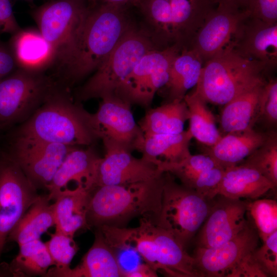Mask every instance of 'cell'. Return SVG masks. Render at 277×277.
I'll use <instances>...</instances> for the list:
<instances>
[{"label":"cell","mask_w":277,"mask_h":277,"mask_svg":"<svg viewBox=\"0 0 277 277\" xmlns=\"http://www.w3.org/2000/svg\"><path fill=\"white\" fill-rule=\"evenodd\" d=\"M262 124L268 130H273L277 124V81H266L260 94L256 123Z\"/></svg>","instance_id":"cell-35"},{"label":"cell","mask_w":277,"mask_h":277,"mask_svg":"<svg viewBox=\"0 0 277 277\" xmlns=\"http://www.w3.org/2000/svg\"><path fill=\"white\" fill-rule=\"evenodd\" d=\"M190 113L184 100L166 102L148 109L138 125L144 137L162 134H177L184 131Z\"/></svg>","instance_id":"cell-24"},{"label":"cell","mask_w":277,"mask_h":277,"mask_svg":"<svg viewBox=\"0 0 277 277\" xmlns=\"http://www.w3.org/2000/svg\"><path fill=\"white\" fill-rule=\"evenodd\" d=\"M6 152L0 151V258L8 236L40 194Z\"/></svg>","instance_id":"cell-10"},{"label":"cell","mask_w":277,"mask_h":277,"mask_svg":"<svg viewBox=\"0 0 277 277\" xmlns=\"http://www.w3.org/2000/svg\"><path fill=\"white\" fill-rule=\"evenodd\" d=\"M101 99L96 112L88 115L98 139L113 142L131 152L138 151L144 136L135 121L131 104L115 94Z\"/></svg>","instance_id":"cell-12"},{"label":"cell","mask_w":277,"mask_h":277,"mask_svg":"<svg viewBox=\"0 0 277 277\" xmlns=\"http://www.w3.org/2000/svg\"><path fill=\"white\" fill-rule=\"evenodd\" d=\"M8 46L18 68L44 73L55 65L53 50L38 30L19 29L12 34Z\"/></svg>","instance_id":"cell-20"},{"label":"cell","mask_w":277,"mask_h":277,"mask_svg":"<svg viewBox=\"0 0 277 277\" xmlns=\"http://www.w3.org/2000/svg\"><path fill=\"white\" fill-rule=\"evenodd\" d=\"M88 1V2L92 4V5H94V4H95L96 3H97V2L99 1V0H87Z\"/></svg>","instance_id":"cell-44"},{"label":"cell","mask_w":277,"mask_h":277,"mask_svg":"<svg viewBox=\"0 0 277 277\" xmlns=\"http://www.w3.org/2000/svg\"><path fill=\"white\" fill-rule=\"evenodd\" d=\"M247 214L263 241L277 231V202L269 199L248 202Z\"/></svg>","instance_id":"cell-33"},{"label":"cell","mask_w":277,"mask_h":277,"mask_svg":"<svg viewBox=\"0 0 277 277\" xmlns=\"http://www.w3.org/2000/svg\"><path fill=\"white\" fill-rule=\"evenodd\" d=\"M103 142L105 153L98 164L95 187L147 181L164 173L154 164L134 157L123 147L108 141Z\"/></svg>","instance_id":"cell-14"},{"label":"cell","mask_w":277,"mask_h":277,"mask_svg":"<svg viewBox=\"0 0 277 277\" xmlns=\"http://www.w3.org/2000/svg\"><path fill=\"white\" fill-rule=\"evenodd\" d=\"M216 166H220L204 153L191 154L176 163H161L157 165L160 170L169 172L176 176L184 185H187L201 172Z\"/></svg>","instance_id":"cell-32"},{"label":"cell","mask_w":277,"mask_h":277,"mask_svg":"<svg viewBox=\"0 0 277 277\" xmlns=\"http://www.w3.org/2000/svg\"><path fill=\"white\" fill-rule=\"evenodd\" d=\"M50 236V239L45 243L53 263L51 268L55 270L69 268L78 250L73 237L56 231Z\"/></svg>","instance_id":"cell-34"},{"label":"cell","mask_w":277,"mask_h":277,"mask_svg":"<svg viewBox=\"0 0 277 277\" xmlns=\"http://www.w3.org/2000/svg\"><path fill=\"white\" fill-rule=\"evenodd\" d=\"M18 246V253L10 263L0 265V276H45L53 266L46 245L40 239Z\"/></svg>","instance_id":"cell-26"},{"label":"cell","mask_w":277,"mask_h":277,"mask_svg":"<svg viewBox=\"0 0 277 277\" xmlns=\"http://www.w3.org/2000/svg\"><path fill=\"white\" fill-rule=\"evenodd\" d=\"M270 130L259 131L253 128L222 135L204 153L224 169L242 163L267 139Z\"/></svg>","instance_id":"cell-21"},{"label":"cell","mask_w":277,"mask_h":277,"mask_svg":"<svg viewBox=\"0 0 277 277\" xmlns=\"http://www.w3.org/2000/svg\"><path fill=\"white\" fill-rule=\"evenodd\" d=\"M88 115L80 102L73 101L68 89L57 83L13 136L71 146H92L98 138L89 124Z\"/></svg>","instance_id":"cell-1"},{"label":"cell","mask_w":277,"mask_h":277,"mask_svg":"<svg viewBox=\"0 0 277 277\" xmlns=\"http://www.w3.org/2000/svg\"><path fill=\"white\" fill-rule=\"evenodd\" d=\"M274 185L255 169L241 163L224 169L215 196L254 200L275 189Z\"/></svg>","instance_id":"cell-22"},{"label":"cell","mask_w":277,"mask_h":277,"mask_svg":"<svg viewBox=\"0 0 277 277\" xmlns=\"http://www.w3.org/2000/svg\"><path fill=\"white\" fill-rule=\"evenodd\" d=\"M242 163L259 171L276 187V131L275 130H270L268 137L265 143Z\"/></svg>","instance_id":"cell-31"},{"label":"cell","mask_w":277,"mask_h":277,"mask_svg":"<svg viewBox=\"0 0 277 277\" xmlns=\"http://www.w3.org/2000/svg\"><path fill=\"white\" fill-rule=\"evenodd\" d=\"M155 47L150 35L131 26L92 76L77 89L76 101L115 94L139 60Z\"/></svg>","instance_id":"cell-7"},{"label":"cell","mask_w":277,"mask_h":277,"mask_svg":"<svg viewBox=\"0 0 277 277\" xmlns=\"http://www.w3.org/2000/svg\"><path fill=\"white\" fill-rule=\"evenodd\" d=\"M157 276V272L146 263H138L132 268L123 272V277Z\"/></svg>","instance_id":"cell-41"},{"label":"cell","mask_w":277,"mask_h":277,"mask_svg":"<svg viewBox=\"0 0 277 277\" xmlns=\"http://www.w3.org/2000/svg\"><path fill=\"white\" fill-rule=\"evenodd\" d=\"M164 174L133 184L94 187L89 191V228L103 225L123 227L137 217L154 221L161 208Z\"/></svg>","instance_id":"cell-3"},{"label":"cell","mask_w":277,"mask_h":277,"mask_svg":"<svg viewBox=\"0 0 277 277\" xmlns=\"http://www.w3.org/2000/svg\"><path fill=\"white\" fill-rule=\"evenodd\" d=\"M75 147L13 136L6 152L38 190L46 189L67 154Z\"/></svg>","instance_id":"cell-11"},{"label":"cell","mask_w":277,"mask_h":277,"mask_svg":"<svg viewBox=\"0 0 277 277\" xmlns=\"http://www.w3.org/2000/svg\"><path fill=\"white\" fill-rule=\"evenodd\" d=\"M189 130L177 134H162L144 137L139 150L142 157L157 166L161 163H176L191 154Z\"/></svg>","instance_id":"cell-25"},{"label":"cell","mask_w":277,"mask_h":277,"mask_svg":"<svg viewBox=\"0 0 277 277\" xmlns=\"http://www.w3.org/2000/svg\"><path fill=\"white\" fill-rule=\"evenodd\" d=\"M250 17L269 24H277V0H249Z\"/></svg>","instance_id":"cell-37"},{"label":"cell","mask_w":277,"mask_h":277,"mask_svg":"<svg viewBox=\"0 0 277 277\" xmlns=\"http://www.w3.org/2000/svg\"><path fill=\"white\" fill-rule=\"evenodd\" d=\"M248 15L247 10L217 5L209 13L186 48L194 51L205 63L230 43L239 24Z\"/></svg>","instance_id":"cell-16"},{"label":"cell","mask_w":277,"mask_h":277,"mask_svg":"<svg viewBox=\"0 0 277 277\" xmlns=\"http://www.w3.org/2000/svg\"><path fill=\"white\" fill-rule=\"evenodd\" d=\"M47 277H123L116 251L105 240L101 231L96 229L94 242L73 268L63 270L50 268Z\"/></svg>","instance_id":"cell-19"},{"label":"cell","mask_w":277,"mask_h":277,"mask_svg":"<svg viewBox=\"0 0 277 277\" xmlns=\"http://www.w3.org/2000/svg\"><path fill=\"white\" fill-rule=\"evenodd\" d=\"M188 108L190 117L189 129L192 137L200 143L210 147L221 137L214 116L203 100L194 91L184 97Z\"/></svg>","instance_id":"cell-30"},{"label":"cell","mask_w":277,"mask_h":277,"mask_svg":"<svg viewBox=\"0 0 277 277\" xmlns=\"http://www.w3.org/2000/svg\"><path fill=\"white\" fill-rule=\"evenodd\" d=\"M19 29L10 0H0V33L13 34Z\"/></svg>","instance_id":"cell-39"},{"label":"cell","mask_w":277,"mask_h":277,"mask_svg":"<svg viewBox=\"0 0 277 277\" xmlns=\"http://www.w3.org/2000/svg\"><path fill=\"white\" fill-rule=\"evenodd\" d=\"M131 26L124 6L104 2L92 5L77 50L60 71L57 83L68 88L94 72Z\"/></svg>","instance_id":"cell-2"},{"label":"cell","mask_w":277,"mask_h":277,"mask_svg":"<svg viewBox=\"0 0 277 277\" xmlns=\"http://www.w3.org/2000/svg\"><path fill=\"white\" fill-rule=\"evenodd\" d=\"M252 254L267 276H277V231L264 240Z\"/></svg>","instance_id":"cell-36"},{"label":"cell","mask_w":277,"mask_h":277,"mask_svg":"<svg viewBox=\"0 0 277 277\" xmlns=\"http://www.w3.org/2000/svg\"><path fill=\"white\" fill-rule=\"evenodd\" d=\"M229 45L242 57L261 62L271 70L277 62V24L248 15L239 24Z\"/></svg>","instance_id":"cell-17"},{"label":"cell","mask_w":277,"mask_h":277,"mask_svg":"<svg viewBox=\"0 0 277 277\" xmlns=\"http://www.w3.org/2000/svg\"><path fill=\"white\" fill-rule=\"evenodd\" d=\"M92 5L87 0H51L33 11L38 30L51 46L59 70L74 55Z\"/></svg>","instance_id":"cell-5"},{"label":"cell","mask_w":277,"mask_h":277,"mask_svg":"<svg viewBox=\"0 0 277 277\" xmlns=\"http://www.w3.org/2000/svg\"><path fill=\"white\" fill-rule=\"evenodd\" d=\"M56 82L44 73L17 68L0 80V129L22 123L42 105Z\"/></svg>","instance_id":"cell-8"},{"label":"cell","mask_w":277,"mask_h":277,"mask_svg":"<svg viewBox=\"0 0 277 277\" xmlns=\"http://www.w3.org/2000/svg\"><path fill=\"white\" fill-rule=\"evenodd\" d=\"M247 205L242 199L216 195L200 229L197 247L217 246L237 235L247 224Z\"/></svg>","instance_id":"cell-15"},{"label":"cell","mask_w":277,"mask_h":277,"mask_svg":"<svg viewBox=\"0 0 277 277\" xmlns=\"http://www.w3.org/2000/svg\"><path fill=\"white\" fill-rule=\"evenodd\" d=\"M203 64L194 51L186 47L182 48L171 64L169 80L164 86L167 102L184 100L187 91L196 85Z\"/></svg>","instance_id":"cell-28"},{"label":"cell","mask_w":277,"mask_h":277,"mask_svg":"<svg viewBox=\"0 0 277 277\" xmlns=\"http://www.w3.org/2000/svg\"><path fill=\"white\" fill-rule=\"evenodd\" d=\"M89 191L82 188L59 194L52 203L55 231L73 237L81 229H90L87 221Z\"/></svg>","instance_id":"cell-23"},{"label":"cell","mask_w":277,"mask_h":277,"mask_svg":"<svg viewBox=\"0 0 277 277\" xmlns=\"http://www.w3.org/2000/svg\"><path fill=\"white\" fill-rule=\"evenodd\" d=\"M101 157L92 146L75 147L66 156L46 187L50 201L60 194L77 188L90 191L95 187Z\"/></svg>","instance_id":"cell-18"},{"label":"cell","mask_w":277,"mask_h":277,"mask_svg":"<svg viewBox=\"0 0 277 277\" xmlns=\"http://www.w3.org/2000/svg\"><path fill=\"white\" fill-rule=\"evenodd\" d=\"M47 194L40 195L9 233L7 241L18 246L40 239L41 236L54 226L52 204Z\"/></svg>","instance_id":"cell-27"},{"label":"cell","mask_w":277,"mask_h":277,"mask_svg":"<svg viewBox=\"0 0 277 277\" xmlns=\"http://www.w3.org/2000/svg\"><path fill=\"white\" fill-rule=\"evenodd\" d=\"M253 252L239 263L227 277H267L253 258Z\"/></svg>","instance_id":"cell-38"},{"label":"cell","mask_w":277,"mask_h":277,"mask_svg":"<svg viewBox=\"0 0 277 277\" xmlns=\"http://www.w3.org/2000/svg\"><path fill=\"white\" fill-rule=\"evenodd\" d=\"M245 228L233 239L212 247H197L192 256L202 277H227L230 271L258 246L260 237L247 214Z\"/></svg>","instance_id":"cell-13"},{"label":"cell","mask_w":277,"mask_h":277,"mask_svg":"<svg viewBox=\"0 0 277 277\" xmlns=\"http://www.w3.org/2000/svg\"><path fill=\"white\" fill-rule=\"evenodd\" d=\"M269 70L261 62L239 55L228 45L204 63L194 91L206 103L224 106L264 84Z\"/></svg>","instance_id":"cell-4"},{"label":"cell","mask_w":277,"mask_h":277,"mask_svg":"<svg viewBox=\"0 0 277 277\" xmlns=\"http://www.w3.org/2000/svg\"><path fill=\"white\" fill-rule=\"evenodd\" d=\"M264 85L242 93L224 105L220 118L223 132L225 134L240 132L253 128Z\"/></svg>","instance_id":"cell-29"},{"label":"cell","mask_w":277,"mask_h":277,"mask_svg":"<svg viewBox=\"0 0 277 277\" xmlns=\"http://www.w3.org/2000/svg\"><path fill=\"white\" fill-rule=\"evenodd\" d=\"M102 2L108 4L125 6L127 4L135 5L138 0H101Z\"/></svg>","instance_id":"cell-43"},{"label":"cell","mask_w":277,"mask_h":277,"mask_svg":"<svg viewBox=\"0 0 277 277\" xmlns=\"http://www.w3.org/2000/svg\"><path fill=\"white\" fill-rule=\"evenodd\" d=\"M213 199L177 183L165 172L160 212L155 223L185 249L206 219Z\"/></svg>","instance_id":"cell-6"},{"label":"cell","mask_w":277,"mask_h":277,"mask_svg":"<svg viewBox=\"0 0 277 277\" xmlns=\"http://www.w3.org/2000/svg\"><path fill=\"white\" fill-rule=\"evenodd\" d=\"M17 68L15 61L8 44L0 42V80Z\"/></svg>","instance_id":"cell-40"},{"label":"cell","mask_w":277,"mask_h":277,"mask_svg":"<svg viewBox=\"0 0 277 277\" xmlns=\"http://www.w3.org/2000/svg\"><path fill=\"white\" fill-rule=\"evenodd\" d=\"M183 48L174 44L148 51L119 85L115 94L130 104L148 108L155 93L167 83L171 64Z\"/></svg>","instance_id":"cell-9"},{"label":"cell","mask_w":277,"mask_h":277,"mask_svg":"<svg viewBox=\"0 0 277 277\" xmlns=\"http://www.w3.org/2000/svg\"><path fill=\"white\" fill-rule=\"evenodd\" d=\"M217 5L237 10H247L249 0H210Z\"/></svg>","instance_id":"cell-42"}]
</instances>
